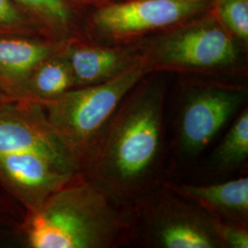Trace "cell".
Instances as JSON below:
<instances>
[{
    "label": "cell",
    "mask_w": 248,
    "mask_h": 248,
    "mask_svg": "<svg viewBox=\"0 0 248 248\" xmlns=\"http://www.w3.org/2000/svg\"><path fill=\"white\" fill-rule=\"evenodd\" d=\"M13 100H15V99L11 98L4 90L0 89V106L6 104L8 102H10V101H13Z\"/></svg>",
    "instance_id": "cell-19"
},
{
    "label": "cell",
    "mask_w": 248,
    "mask_h": 248,
    "mask_svg": "<svg viewBox=\"0 0 248 248\" xmlns=\"http://www.w3.org/2000/svg\"><path fill=\"white\" fill-rule=\"evenodd\" d=\"M79 174L38 154L0 152V187L21 204L26 213L39 209Z\"/></svg>",
    "instance_id": "cell-9"
},
{
    "label": "cell",
    "mask_w": 248,
    "mask_h": 248,
    "mask_svg": "<svg viewBox=\"0 0 248 248\" xmlns=\"http://www.w3.org/2000/svg\"><path fill=\"white\" fill-rule=\"evenodd\" d=\"M0 33H27L45 36L35 23L13 0H0Z\"/></svg>",
    "instance_id": "cell-17"
},
{
    "label": "cell",
    "mask_w": 248,
    "mask_h": 248,
    "mask_svg": "<svg viewBox=\"0 0 248 248\" xmlns=\"http://www.w3.org/2000/svg\"><path fill=\"white\" fill-rule=\"evenodd\" d=\"M177 150L192 158L202 153L248 101L247 78L177 75Z\"/></svg>",
    "instance_id": "cell-5"
},
{
    "label": "cell",
    "mask_w": 248,
    "mask_h": 248,
    "mask_svg": "<svg viewBox=\"0 0 248 248\" xmlns=\"http://www.w3.org/2000/svg\"><path fill=\"white\" fill-rule=\"evenodd\" d=\"M214 227L223 248H248V227L216 218Z\"/></svg>",
    "instance_id": "cell-18"
},
{
    "label": "cell",
    "mask_w": 248,
    "mask_h": 248,
    "mask_svg": "<svg viewBox=\"0 0 248 248\" xmlns=\"http://www.w3.org/2000/svg\"><path fill=\"white\" fill-rule=\"evenodd\" d=\"M248 158V108L244 107L209 161L217 173H229L240 168Z\"/></svg>",
    "instance_id": "cell-15"
},
{
    "label": "cell",
    "mask_w": 248,
    "mask_h": 248,
    "mask_svg": "<svg viewBox=\"0 0 248 248\" xmlns=\"http://www.w3.org/2000/svg\"><path fill=\"white\" fill-rule=\"evenodd\" d=\"M186 1H191V2H211V0H186Z\"/></svg>",
    "instance_id": "cell-22"
},
{
    "label": "cell",
    "mask_w": 248,
    "mask_h": 248,
    "mask_svg": "<svg viewBox=\"0 0 248 248\" xmlns=\"http://www.w3.org/2000/svg\"><path fill=\"white\" fill-rule=\"evenodd\" d=\"M170 75L153 72L130 90L86 164L87 174L129 201L163 182Z\"/></svg>",
    "instance_id": "cell-1"
},
{
    "label": "cell",
    "mask_w": 248,
    "mask_h": 248,
    "mask_svg": "<svg viewBox=\"0 0 248 248\" xmlns=\"http://www.w3.org/2000/svg\"><path fill=\"white\" fill-rule=\"evenodd\" d=\"M63 51L64 49L36 67L27 82L24 99L38 102L53 100L76 88Z\"/></svg>",
    "instance_id": "cell-14"
},
{
    "label": "cell",
    "mask_w": 248,
    "mask_h": 248,
    "mask_svg": "<svg viewBox=\"0 0 248 248\" xmlns=\"http://www.w3.org/2000/svg\"><path fill=\"white\" fill-rule=\"evenodd\" d=\"M211 11L231 35L248 48V0H211Z\"/></svg>",
    "instance_id": "cell-16"
},
{
    "label": "cell",
    "mask_w": 248,
    "mask_h": 248,
    "mask_svg": "<svg viewBox=\"0 0 248 248\" xmlns=\"http://www.w3.org/2000/svg\"><path fill=\"white\" fill-rule=\"evenodd\" d=\"M30 248H115L134 244L132 201L83 172L50 196L21 225Z\"/></svg>",
    "instance_id": "cell-2"
},
{
    "label": "cell",
    "mask_w": 248,
    "mask_h": 248,
    "mask_svg": "<svg viewBox=\"0 0 248 248\" xmlns=\"http://www.w3.org/2000/svg\"><path fill=\"white\" fill-rule=\"evenodd\" d=\"M148 71L248 78V48L222 26L211 9L142 41Z\"/></svg>",
    "instance_id": "cell-3"
},
{
    "label": "cell",
    "mask_w": 248,
    "mask_h": 248,
    "mask_svg": "<svg viewBox=\"0 0 248 248\" xmlns=\"http://www.w3.org/2000/svg\"><path fill=\"white\" fill-rule=\"evenodd\" d=\"M68 42L39 34L0 33V89L15 100L24 99L32 72L41 62L61 53Z\"/></svg>",
    "instance_id": "cell-11"
},
{
    "label": "cell",
    "mask_w": 248,
    "mask_h": 248,
    "mask_svg": "<svg viewBox=\"0 0 248 248\" xmlns=\"http://www.w3.org/2000/svg\"><path fill=\"white\" fill-rule=\"evenodd\" d=\"M6 207L4 206V204L3 202H1V200H0V219L3 217V214L6 213V209H5Z\"/></svg>",
    "instance_id": "cell-21"
},
{
    "label": "cell",
    "mask_w": 248,
    "mask_h": 248,
    "mask_svg": "<svg viewBox=\"0 0 248 248\" xmlns=\"http://www.w3.org/2000/svg\"><path fill=\"white\" fill-rule=\"evenodd\" d=\"M0 152L33 153L79 174L84 161L48 122L44 108L33 100H13L0 106Z\"/></svg>",
    "instance_id": "cell-8"
},
{
    "label": "cell",
    "mask_w": 248,
    "mask_h": 248,
    "mask_svg": "<svg viewBox=\"0 0 248 248\" xmlns=\"http://www.w3.org/2000/svg\"><path fill=\"white\" fill-rule=\"evenodd\" d=\"M148 74L150 72L142 61L113 79L75 88L60 98L39 103L52 127L78 154L86 168L116 109L130 90Z\"/></svg>",
    "instance_id": "cell-4"
},
{
    "label": "cell",
    "mask_w": 248,
    "mask_h": 248,
    "mask_svg": "<svg viewBox=\"0 0 248 248\" xmlns=\"http://www.w3.org/2000/svg\"><path fill=\"white\" fill-rule=\"evenodd\" d=\"M63 53L75 87H89L113 79L142 62V41L114 45L74 39L68 42Z\"/></svg>",
    "instance_id": "cell-10"
},
{
    "label": "cell",
    "mask_w": 248,
    "mask_h": 248,
    "mask_svg": "<svg viewBox=\"0 0 248 248\" xmlns=\"http://www.w3.org/2000/svg\"><path fill=\"white\" fill-rule=\"evenodd\" d=\"M71 2H75V3H80V4H89V3H95V2H98L101 0H69Z\"/></svg>",
    "instance_id": "cell-20"
},
{
    "label": "cell",
    "mask_w": 248,
    "mask_h": 248,
    "mask_svg": "<svg viewBox=\"0 0 248 248\" xmlns=\"http://www.w3.org/2000/svg\"><path fill=\"white\" fill-rule=\"evenodd\" d=\"M163 183L214 218L248 227V177L207 185Z\"/></svg>",
    "instance_id": "cell-12"
},
{
    "label": "cell",
    "mask_w": 248,
    "mask_h": 248,
    "mask_svg": "<svg viewBox=\"0 0 248 248\" xmlns=\"http://www.w3.org/2000/svg\"><path fill=\"white\" fill-rule=\"evenodd\" d=\"M109 1H122V0H109Z\"/></svg>",
    "instance_id": "cell-23"
},
{
    "label": "cell",
    "mask_w": 248,
    "mask_h": 248,
    "mask_svg": "<svg viewBox=\"0 0 248 248\" xmlns=\"http://www.w3.org/2000/svg\"><path fill=\"white\" fill-rule=\"evenodd\" d=\"M132 203L134 243L153 248H223L215 218L163 182Z\"/></svg>",
    "instance_id": "cell-7"
},
{
    "label": "cell",
    "mask_w": 248,
    "mask_h": 248,
    "mask_svg": "<svg viewBox=\"0 0 248 248\" xmlns=\"http://www.w3.org/2000/svg\"><path fill=\"white\" fill-rule=\"evenodd\" d=\"M44 35L57 41L83 39L78 3L69 0H13Z\"/></svg>",
    "instance_id": "cell-13"
},
{
    "label": "cell",
    "mask_w": 248,
    "mask_h": 248,
    "mask_svg": "<svg viewBox=\"0 0 248 248\" xmlns=\"http://www.w3.org/2000/svg\"><path fill=\"white\" fill-rule=\"evenodd\" d=\"M210 9L211 2L186 0L78 3L83 39L114 45L141 42Z\"/></svg>",
    "instance_id": "cell-6"
}]
</instances>
